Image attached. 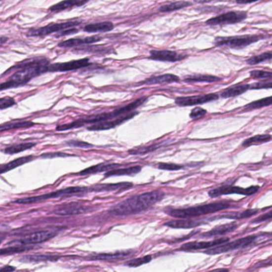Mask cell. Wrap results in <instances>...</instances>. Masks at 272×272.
Listing matches in <instances>:
<instances>
[{
    "instance_id": "obj_34",
    "label": "cell",
    "mask_w": 272,
    "mask_h": 272,
    "mask_svg": "<svg viewBox=\"0 0 272 272\" xmlns=\"http://www.w3.org/2000/svg\"><path fill=\"white\" fill-rule=\"evenodd\" d=\"M192 5H193L192 2H187V1H178V2H171L169 4L163 5L159 8V11L162 13L172 12V11L185 8Z\"/></svg>"
},
{
    "instance_id": "obj_12",
    "label": "cell",
    "mask_w": 272,
    "mask_h": 272,
    "mask_svg": "<svg viewBox=\"0 0 272 272\" xmlns=\"http://www.w3.org/2000/svg\"><path fill=\"white\" fill-rule=\"evenodd\" d=\"M217 94H203V95L189 96V97H179L175 100V103L178 106H198L205 104L208 102L218 99Z\"/></svg>"
},
{
    "instance_id": "obj_54",
    "label": "cell",
    "mask_w": 272,
    "mask_h": 272,
    "mask_svg": "<svg viewBox=\"0 0 272 272\" xmlns=\"http://www.w3.org/2000/svg\"><path fill=\"white\" fill-rule=\"evenodd\" d=\"M212 1H215V0H194V2H197V3H205V2H210Z\"/></svg>"
},
{
    "instance_id": "obj_47",
    "label": "cell",
    "mask_w": 272,
    "mask_h": 272,
    "mask_svg": "<svg viewBox=\"0 0 272 272\" xmlns=\"http://www.w3.org/2000/svg\"><path fill=\"white\" fill-rule=\"evenodd\" d=\"M272 89V81H260L250 84V89Z\"/></svg>"
},
{
    "instance_id": "obj_5",
    "label": "cell",
    "mask_w": 272,
    "mask_h": 272,
    "mask_svg": "<svg viewBox=\"0 0 272 272\" xmlns=\"http://www.w3.org/2000/svg\"><path fill=\"white\" fill-rule=\"evenodd\" d=\"M89 192V189L87 187H70L53 192L50 194H44V195L17 199L15 201H13V203L19 204H36V203H42L44 200L49 199L64 197V196H70L72 195H84Z\"/></svg>"
},
{
    "instance_id": "obj_24",
    "label": "cell",
    "mask_w": 272,
    "mask_h": 272,
    "mask_svg": "<svg viewBox=\"0 0 272 272\" xmlns=\"http://www.w3.org/2000/svg\"><path fill=\"white\" fill-rule=\"evenodd\" d=\"M259 209H247L241 212H229L223 213L216 217H212L210 220L213 219H230V220H243V219L250 218L254 215L257 214Z\"/></svg>"
},
{
    "instance_id": "obj_36",
    "label": "cell",
    "mask_w": 272,
    "mask_h": 272,
    "mask_svg": "<svg viewBox=\"0 0 272 272\" xmlns=\"http://www.w3.org/2000/svg\"><path fill=\"white\" fill-rule=\"evenodd\" d=\"M36 146V143H32V142L18 144V145H13V146L6 148L3 150V152H4V154H9V155H13V154H19V153L23 152L25 150H30V149H32Z\"/></svg>"
},
{
    "instance_id": "obj_43",
    "label": "cell",
    "mask_w": 272,
    "mask_h": 272,
    "mask_svg": "<svg viewBox=\"0 0 272 272\" xmlns=\"http://www.w3.org/2000/svg\"><path fill=\"white\" fill-rule=\"evenodd\" d=\"M67 146H71V147L81 148L85 150H89L94 148V145L88 143V142H81V141H78V140H71L68 142H66Z\"/></svg>"
},
{
    "instance_id": "obj_49",
    "label": "cell",
    "mask_w": 272,
    "mask_h": 272,
    "mask_svg": "<svg viewBox=\"0 0 272 272\" xmlns=\"http://www.w3.org/2000/svg\"><path fill=\"white\" fill-rule=\"evenodd\" d=\"M72 156V155L63 154V153H48V154H42V155L40 156V157L47 159V158L65 157V156Z\"/></svg>"
},
{
    "instance_id": "obj_42",
    "label": "cell",
    "mask_w": 272,
    "mask_h": 272,
    "mask_svg": "<svg viewBox=\"0 0 272 272\" xmlns=\"http://www.w3.org/2000/svg\"><path fill=\"white\" fill-rule=\"evenodd\" d=\"M251 78L261 80H272V72L264 71H251L250 72Z\"/></svg>"
},
{
    "instance_id": "obj_31",
    "label": "cell",
    "mask_w": 272,
    "mask_h": 272,
    "mask_svg": "<svg viewBox=\"0 0 272 272\" xmlns=\"http://www.w3.org/2000/svg\"><path fill=\"white\" fill-rule=\"evenodd\" d=\"M222 80V78L213 76L210 75H193L185 76L184 81L189 83H194V82H208V83H212V82H217Z\"/></svg>"
},
{
    "instance_id": "obj_38",
    "label": "cell",
    "mask_w": 272,
    "mask_h": 272,
    "mask_svg": "<svg viewBox=\"0 0 272 272\" xmlns=\"http://www.w3.org/2000/svg\"><path fill=\"white\" fill-rule=\"evenodd\" d=\"M271 59H272V51H268V52H264L263 54H259V55H256V56L251 57L246 61V63L250 66H255V65L263 63L265 61L271 60Z\"/></svg>"
},
{
    "instance_id": "obj_1",
    "label": "cell",
    "mask_w": 272,
    "mask_h": 272,
    "mask_svg": "<svg viewBox=\"0 0 272 272\" xmlns=\"http://www.w3.org/2000/svg\"><path fill=\"white\" fill-rule=\"evenodd\" d=\"M49 61L46 58H31L18 63L10 70H17L8 81L1 84V90L23 86L32 78L48 72Z\"/></svg>"
},
{
    "instance_id": "obj_48",
    "label": "cell",
    "mask_w": 272,
    "mask_h": 272,
    "mask_svg": "<svg viewBox=\"0 0 272 272\" xmlns=\"http://www.w3.org/2000/svg\"><path fill=\"white\" fill-rule=\"evenodd\" d=\"M271 219H272V210L266 212L265 214L261 215V216H259L257 218L254 219L251 223V224H260V223L268 221V220H271Z\"/></svg>"
},
{
    "instance_id": "obj_26",
    "label": "cell",
    "mask_w": 272,
    "mask_h": 272,
    "mask_svg": "<svg viewBox=\"0 0 272 272\" xmlns=\"http://www.w3.org/2000/svg\"><path fill=\"white\" fill-rule=\"evenodd\" d=\"M250 89V84H236L224 89L220 96L223 98H235L237 96L244 94Z\"/></svg>"
},
{
    "instance_id": "obj_8",
    "label": "cell",
    "mask_w": 272,
    "mask_h": 272,
    "mask_svg": "<svg viewBox=\"0 0 272 272\" xmlns=\"http://www.w3.org/2000/svg\"><path fill=\"white\" fill-rule=\"evenodd\" d=\"M81 23V22L80 21L50 23L49 25L45 26V27L30 30L29 32H27V36H30V37H42V36H49L50 34L54 33V32H62V31L68 29V28L77 27Z\"/></svg>"
},
{
    "instance_id": "obj_56",
    "label": "cell",
    "mask_w": 272,
    "mask_h": 272,
    "mask_svg": "<svg viewBox=\"0 0 272 272\" xmlns=\"http://www.w3.org/2000/svg\"><path fill=\"white\" fill-rule=\"evenodd\" d=\"M1 1H4V0H1Z\"/></svg>"
},
{
    "instance_id": "obj_37",
    "label": "cell",
    "mask_w": 272,
    "mask_h": 272,
    "mask_svg": "<svg viewBox=\"0 0 272 272\" xmlns=\"http://www.w3.org/2000/svg\"><path fill=\"white\" fill-rule=\"evenodd\" d=\"M35 248L34 246L19 245L14 246V247H6V248H2L0 254L1 256H9L13 254L22 253L24 251H28L30 250Z\"/></svg>"
},
{
    "instance_id": "obj_17",
    "label": "cell",
    "mask_w": 272,
    "mask_h": 272,
    "mask_svg": "<svg viewBox=\"0 0 272 272\" xmlns=\"http://www.w3.org/2000/svg\"><path fill=\"white\" fill-rule=\"evenodd\" d=\"M187 57L186 54H178L176 51L172 50H153L150 52V59L160 62H170L176 63L178 61L183 60Z\"/></svg>"
},
{
    "instance_id": "obj_32",
    "label": "cell",
    "mask_w": 272,
    "mask_h": 272,
    "mask_svg": "<svg viewBox=\"0 0 272 272\" xmlns=\"http://www.w3.org/2000/svg\"><path fill=\"white\" fill-rule=\"evenodd\" d=\"M35 158H36L35 156H23V157L18 158L16 160L9 162L8 164H2L1 168H0L1 174H3V173H6V172L12 170V169L17 168V167L21 166V165H23L26 163L30 162V161L33 160Z\"/></svg>"
},
{
    "instance_id": "obj_2",
    "label": "cell",
    "mask_w": 272,
    "mask_h": 272,
    "mask_svg": "<svg viewBox=\"0 0 272 272\" xmlns=\"http://www.w3.org/2000/svg\"><path fill=\"white\" fill-rule=\"evenodd\" d=\"M164 192L160 190L149 192L133 195L120 201L110 209V214L117 216H127L138 214L154 207L164 198Z\"/></svg>"
},
{
    "instance_id": "obj_33",
    "label": "cell",
    "mask_w": 272,
    "mask_h": 272,
    "mask_svg": "<svg viewBox=\"0 0 272 272\" xmlns=\"http://www.w3.org/2000/svg\"><path fill=\"white\" fill-rule=\"evenodd\" d=\"M271 141H272V136L270 134H260V135L254 136V137L247 138L242 143V146L248 147V146H257V145L267 143Z\"/></svg>"
},
{
    "instance_id": "obj_23",
    "label": "cell",
    "mask_w": 272,
    "mask_h": 272,
    "mask_svg": "<svg viewBox=\"0 0 272 272\" xmlns=\"http://www.w3.org/2000/svg\"><path fill=\"white\" fill-rule=\"evenodd\" d=\"M204 220H186V219H182V220H170L168 222L165 223L164 225L172 229H193L195 227L203 225Z\"/></svg>"
},
{
    "instance_id": "obj_6",
    "label": "cell",
    "mask_w": 272,
    "mask_h": 272,
    "mask_svg": "<svg viewBox=\"0 0 272 272\" xmlns=\"http://www.w3.org/2000/svg\"><path fill=\"white\" fill-rule=\"evenodd\" d=\"M263 39L260 36L246 35V36H231V37H217L215 39V46H227L230 48H243L249 46L254 42Z\"/></svg>"
},
{
    "instance_id": "obj_50",
    "label": "cell",
    "mask_w": 272,
    "mask_h": 272,
    "mask_svg": "<svg viewBox=\"0 0 272 272\" xmlns=\"http://www.w3.org/2000/svg\"><path fill=\"white\" fill-rule=\"evenodd\" d=\"M77 32H78V29L72 27L71 29L68 28V29H66L63 31V32H61L60 33L57 34L55 37L60 38L63 37V36H69V35H74V34H76Z\"/></svg>"
},
{
    "instance_id": "obj_55",
    "label": "cell",
    "mask_w": 272,
    "mask_h": 272,
    "mask_svg": "<svg viewBox=\"0 0 272 272\" xmlns=\"http://www.w3.org/2000/svg\"><path fill=\"white\" fill-rule=\"evenodd\" d=\"M7 40H8V38L4 37V36H1V39H0V43H1V45H3V44L5 43V42H7Z\"/></svg>"
},
{
    "instance_id": "obj_20",
    "label": "cell",
    "mask_w": 272,
    "mask_h": 272,
    "mask_svg": "<svg viewBox=\"0 0 272 272\" xmlns=\"http://www.w3.org/2000/svg\"><path fill=\"white\" fill-rule=\"evenodd\" d=\"M132 255L130 251H117L115 253L94 254L86 257V260H99V261H114L126 259Z\"/></svg>"
},
{
    "instance_id": "obj_44",
    "label": "cell",
    "mask_w": 272,
    "mask_h": 272,
    "mask_svg": "<svg viewBox=\"0 0 272 272\" xmlns=\"http://www.w3.org/2000/svg\"><path fill=\"white\" fill-rule=\"evenodd\" d=\"M206 115H207V110L201 108V107H195L192 110L189 116L194 120H197V119L201 118L205 116Z\"/></svg>"
},
{
    "instance_id": "obj_25",
    "label": "cell",
    "mask_w": 272,
    "mask_h": 272,
    "mask_svg": "<svg viewBox=\"0 0 272 272\" xmlns=\"http://www.w3.org/2000/svg\"><path fill=\"white\" fill-rule=\"evenodd\" d=\"M120 166H122V165L120 164H118V163H114V164L102 163V164H97V165H94V166L85 168L84 170L80 172L79 175H81V176H87V175L103 173V172L112 170V169H115V168H119V167Z\"/></svg>"
},
{
    "instance_id": "obj_14",
    "label": "cell",
    "mask_w": 272,
    "mask_h": 272,
    "mask_svg": "<svg viewBox=\"0 0 272 272\" xmlns=\"http://www.w3.org/2000/svg\"><path fill=\"white\" fill-rule=\"evenodd\" d=\"M56 233H53L51 231H40L38 233H33L28 236L23 237L19 240L14 241L11 243H17L19 245H31V244H38L52 239L55 235Z\"/></svg>"
},
{
    "instance_id": "obj_9",
    "label": "cell",
    "mask_w": 272,
    "mask_h": 272,
    "mask_svg": "<svg viewBox=\"0 0 272 272\" xmlns=\"http://www.w3.org/2000/svg\"><path fill=\"white\" fill-rule=\"evenodd\" d=\"M260 190L259 186H251L249 188H241L234 185H224L216 189L210 190L208 193L211 198L219 197L220 195H229V194H240L243 195H252Z\"/></svg>"
},
{
    "instance_id": "obj_35",
    "label": "cell",
    "mask_w": 272,
    "mask_h": 272,
    "mask_svg": "<svg viewBox=\"0 0 272 272\" xmlns=\"http://www.w3.org/2000/svg\"><path fill=\"white\" fill-rule=\"evenodd\" d=\"M272 96L268 97V98H262L258 100L256 102H252L249 104L243 107V111H251V110H258V109L264 108L267 106H272Z\"/></svg>"
},
{
    "instance_id": "obj_53",
    "label": "cell",
    "mask_w": 272,
    "mask_h": 272,
    "mask_svg": "<svg viewBox=\"0 0 272 272\" xmlns=\"http://www.w3.org/2000/svg\"><path fill=\"white\" fill-rule=\"evenodd\" d=\"M0 271L1 272H13V271H15V268L11 266H6L1 268Z\"/></svg>"
},
{
    "instance_id": "obj_16",
    "label": "cell",
    "mask_w": 272,
    "mask_h": 272,
    "mask_svg": "<svg viewBox=\"0 0 272 272\" xmlns=\"http://www.w3.org/2000/svg\"><path fill=\"white\" fill-rule=\"evenodd\" d=\"M138 113L137 111L135 112H131L127 115H123V116L119 117L117 118L113 119V120H106L103 122L96 123L91 126L88 127V130L90 131H100L106 130V129H111L113 128L120 125V124L125 122L126 120L129 119L133 118V117L136 116Z\"/></svg>"
},
{
    "instance_id": "obj_41",
    "label": "cell",
    "mask_w": 272,
    "mask_h": 272,
    "mask_svg": "<svg viewBox=\"0 0 272 272\" xmlns=\"http://www.w3.org/2000/svg\"><path fill=\"white\" fill-rule=\"evenodd\" d=\"M158 146L156 145L149 146H142V147L135 148L133 150H129V154L131 155H145L149 153L153 152L157 149Z\"/></svg>"
},
{
    "instance_id": "obj_18",
    "label": "cell",
    "mask_w": 272,
    "mask_h": 272,
    "mask_svg": "<svg viewBox=\"0 0 272 272\" xmlns=\"http://www.w3.org/2000/svg\"><path fill=\"white\" fill-rule=\"evenodd\" d=\"M133 185L129 182L117 184H102L97 185L89 188V193H102V192H123L129 188L133 187Z\"/></svg>"
},
{
    "instance_id": "obj_13",
    "label": "cell",
    "mask_w": 272,
    "mask_h": 272,
    "mask_svg": "<svg viewBox=\"0 0 272 272\" xmlns=\"http://www.w3.org/2000/svg\"><path fill=\"white\" fill-rule=\"evenodd\" d=\"M91 63L89 58H82L79 60H73L67 63H54L48 66V72H67L76 71L90 66Z\"/></svg>"
},
{
    "instance_id": "obj_11",
    "label": "cell",
    "mask_w": 272,
    "mask_h": 272,
    "mask_svg": "<svg viewBox=\"0 0 272 272\" xmlns=\"http://www.w3.org/2000/svg\"><path fill=\"white\" fill-rule=\"evenodd\" d=\"M94 208L90 206L80 204L77 202H71L69 204H62L54 210V213L59 216H75V215L85 214L94 211Z\"/></svg>"
},
{
    "instance_id": "obj_28",
    "label": "cell",
    "mask_w": 272,
    "mask_h": 272,
    "mask_svg": "<svg viewBox=\"0 0 272 272\" xmlns=\"http://www.w3.org/2000/svg\"><path fill=\"white\" fill-rule=\"evenodd\" d=\"M142 167L140 165L128 167L125 168H115L112 170L107 171L105 173V177H119V176H134L142 171Z\"/></svg>"
},
{
    "instance_id": "obj_29",
    "label": "cell",
    "mask_w": 272,
    "mask_h": 272,
    "mask_svg": "<svg viewBox=\"0 0 272 272\" xmlns=\"http://www.w3.org/2000/svg\"><path fill=\"white\" fill-rule=\"evenodd\" d=\"M115 29V25L111 22H102V23H91L85 26L83 28L84 32L88 33H105V32H111Z\"/></svg>"
},
{
    "instance_id": "obj_45",
    "label": "cell",
    "mask_w": 272,
    "mask_h": 272,
    "mask_svg": "<svg viewBox=\"0 0 272 272\" xmlns=\"http://www.w3.org/2000/svg\"><path fill=\"white\" fill-rule=\"evenodd\" d=\"M16 105L15 100L11 97H5L0 99V109L3 110L6 108H10L11 106Z\"/></svg>"
},
{
    "instance_id": "obj_21",
    "label": "cell",
    "mask_w": 272,
    "mask_h": 272,
    "mask_svg": "<svg viewBox=\"0 0 272 272\" xmlns=\"http://www.w3.org/2000/svg\"><path fill=\"white\" fill-rule=\"evenodd\" d=\"M238 225L235 222H232L227 225H220L216 227L209 232L200 235L201 238H212V237L221 236L226 235L228 233H233V231L236 230Z\"/></svg>"
},
{
    "instance_id": "obj_40",
    "label": "cell",
    "mask_w": 272,
    "mask_h": 272,
    "mask_svg": "<svg viewBox=\"0 0 272 272\" xmlns=\"http://www.w3.org/2000/svg\"><path fill=\"white\" fill-rule=\"evenodd\" d=\"M151 261H152V256H146L127 261L125 265V266L130 267V268H137V267L142 266L143 264H148V263Z\"/></svg>"
},
{
    "instance_id": "obj_15",
    "label": "cell",
    "mask_w": 272,
    "mask_h": 272,
    "mask_svg": "<svg viewBox=\"0 0 272 272\" xmlns=\"http://www.w3.org/2000/svg\"><path fill=\"white\" fill-rule=\"evenodd\" d=\"M229 238L224 237L220 239H214L211 241H195V242H189L185 243L180 247V251H198V250L209 249L211 247L220 245L222 243L229 242Z\"/></svg>"
},
{
    "instance_id": "obj_30",
    "label": "cell",
    "mask_w": 272,
    "mask_h": 272,
    "mask_svg": "<svg viewBox=\"0 0 272 272\" xmlns=\"http://www.w3.org/2000/svg\"><path fill=\"white\" fill-rule=\"evenodd\" d=\"M60 256L55 255H26L19 258L22 263H41V262L58 261Z\"/></svg>"
},
{
    "instance_id": "obj_51",
    "label": "cell",
    "mask_w": 272,
    "mask_h": 272,
    "mask_svg": "<svg viewBox=\"0 0 272 272\" xmlns=\"http://www.w3.org/2000/svg\"><path fill=\"white\" fill-rule=\"evenodd\" d=\"M272 260H267L265 261H262L259 264H256L255 266L253 267L252 269H258V268H264V267L272 266Z\"/></svg>"
},
{
    "instance_id": "obj_4",
    "label": "cell",
    "mask_w": 272,
    "mask_h": 272,
    "mask_svg": "<svg viewBox=\"0 0 272 272\" xmlns=\"http://www.w3.org/2000/svg\"><path fill=\"white\" fill-rule=\"evenodd\" d=\"M231 207L229 202L217 201L186 208H167L164 212L174 218L191 219L203 215L212 214Z\"/></svg>"
},
{
    "instance_id": "obj_22",
    "label": "cell",
    "mask_w": 272,
    "mask_h": 272,
    "mask_svg": "<svg viewBox=\"0 0 272 272\" xmlns=\"http://www.w3.org/2000/svg\"><path fill=\"white\" fill-rule=\"evenodd\" d=\"M180 80L181 79L177 75L166 74V75H159V76H153V77L146 79L145 81L140 82V85L173 83V82H179Z\"/></svg>"
},
{
    "instance_id": "obj_27",
    "label": "cell",
    "mask_w": 272,
    "mask_h": 272,
    "mask_svg": "<svg viewBox=\"0 0 272 272\" xmlns=\"http://www.w3.org/2000/svg\"><path fill=\"white\" fill-rule=\"evenodd\" d=\"M89 0H64L58 2L54 6H50L49 11L52 12H59L67 9L72 8L73 6H81L87 3Z\"/></svg>"
},
{
    "instance_id": "obj_46",
    "label": "cell",
    "mask_w": 272,
    "mask_h": 272,
    "mask_svg": "<svg viewBox=\"0 0 272 272\" xmlns=\"http://www.w3.org/2000/svg\"><path fill=\"white\" fill-rule=\"evenodd\" d=\"M157 168L162 170L177 171L183 168L182 165L177 164H169V163H159Z\"/></svg>"
},
{
    "instance_id": "obj_10",
    "label": "cell",
    "mask_w": 272,
    "mask_h": 272,
    "mask_svg": "<svg viewBox=\"0 0 272 272\" xmlns=\"http://www.w3.org/2000/svg\"><path fill=\"white\" fill-rule=\"evenodd\" d=\"M247 13L246 11H229L222 15H217L208 19L205 24L210 26L225 25L239 23L247 19Z\"/></svg>"
},
{
    "instance_id": "obj_19",
    "label": "cell",
    "mask_w": 272,
    "mask_h": 272,
    "mask_svg": "<svg viewBox=\"0 0 272 272\" xmlns=\"http://www.w3.org/2000/svg\"><path fill=\"white\" fill-rule=\"evenodd\" d=\"M102 38L98 36H90V37L78 38V39H71L66 40L63 42L58 43L59 47H75V46H81V45H89V44L94 43V42H100Z\"/></svg>"
},
{
    "instance_id": "obj_39",
    "label": "cell",
    "mask_w": 272,
    "mask_h": 272,
    "mask_svg": "<svg viewBox=\"0 0 272 272\" xmlns=\"http://www.w3.org/2000/svg\"><path fill=\"white\" fill-rule=\"evenodd\" d=\"M36 125V123L32 121H21V122L11 123V124H6L2 125L1 126V132L4 131L11 130V129H21V128H30V127Z\"/></svg>"
},
{
    "instance_id": "obj_3",
    "label": "cell",
    "mask_w": 272,
    "mask_h": 272,
    "mask_svg": "<svg viewBox=\"0 0 272 272\" xmlns=\"http://www.w3.org/2000/svg\"><path fill=\"white\" fill-rule=\"evenodd\" d=\"M147 100L148 98L143 97V98H138L134 102H131L130 104L123 106L121 108L117 109L112 112L102 113L100 115L83 117L81 118L75 120L73 122L58 125L56 130L66 131L69 130V129H78V128L84 126L85 124H96V123L103 122V121H106V120H113V119L117 118L119 117L133 112L137 107L143 105Z\"/></svg>"
},
{
    "instance_id": "obj_52",
    "label": "cell",
    "mask_w": 272,
    "mask_h": 272,
    "mask_svg": "<svg viewBox=\"0 0 272 272\" xmlns=\"http://www.w3.org/2000/svg\"><path fill=\"white\" fill-rule=\"evenodd\" d=\"M257 1H261V0H236V2L238 4H247V3H251Z\"/></svg>"
},
{
    "instance_id": "obj_7",
    "label": "cell",
    "mask_w": 272,
    "mask_h": 272,
    "mask_svg": "<svg viewBox=\"0 0 272 272\" xmlns=\"http://www.w3.org/2000/svg\"><path fill=\"white\" fill-rule=\"evenodd\" d=\"M257 239L256 235H248V236L243 237L233 242H226L220 245L215 246L211 247L209 249L204 251V253L208 255H218V254L225 253L229 251H234V250L239 249L243 247H247L250 244L255 242Z\"/></svg>"
}]
</instances>
